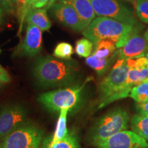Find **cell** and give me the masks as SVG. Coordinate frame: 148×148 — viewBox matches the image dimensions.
Returning <instances> with one entry per match:
<instances>
[{
	"label": "cell",
	"mask_w": 148,
	"mask_h": 148,
	"mask_svg": "<svg viewBox=\"0 0 148 148\" xmlns=\"http://www.w3.org/2000/svg\"><path fill=\"white\" fill-rule=\"evenodd\" d=\"M78 71L79 64L75 60L47 56L37 59L33 74L42 87H60L73 84L76 80Z\"/></svg>",
	"instance_id": "6da1fadb"
},
{
	"label": "cell",
	"mask_w": 148,
	"mask_h": 148,
	"mask_svg": "<svg viewBox=\"0 0 148 148\" xmlns=\"http://www.w3.org/2000/svg\"><path fill=\"white\" fill-rule=\"evenodd\" d=\"M143 26L122 23L113 18L98 16L82 31V34L93 44L103 39L115 42L117 49L123 47L132 36L137 35Z\"/></svg>",
	"instance_id": "7a4b0ae2"
},
{
	"label": "cell",
	"mask_w": 148,
	"mask_h": 148,
	"mask_svg": "<svg viewBox=\"0 0 148 148\" xmlns=\"http://www.w3.org/2000/svg\"><path fill=\"white\" fill-rule=\"evenodd\" d=\"M129 66L125 60H117L108 75L98 87L100 97L99 108L119 99V95L126 82Z\"/></svg>",
	"instance_id": "3957f363"
},
{
	"label": "cell",
	"mask_w": 148,
	"mask_h": 148,
	"mask_svg": "<svg viewBox=\"0 0 148 148\" xmlns=\"http://www.w3.org/2000/svg\"><path fill=\"white\" fill-rule=\"evenodd\" d=\"M130 117L123 109L117 108L110 111L98 119L90 132V139L97 145L114 134L128 128Z\"/></svg>",
	"instance_id": "277c9868"
},
{
	"label": "cell",
	"mask_w": 148,
	"mask_h": 148,
	"mask_svg": "<svg viewBox=\"0 0 148 148\" xmlns=\"http://www.w3.org/2000/svg\"><path fill=\"white\" fill-rule=\"evenodd\" d=\"M88 81V79L81 85L45 92L38 97V100L44 107L51 111H60L64 108L70 110L75 108L80 103L83 89Z\"/></svg>",
	"instance_id": "5b68a950"
},
{
	"label": "cell",
	"mask_w": 148,
	"mask_h": 148,
	"mask_svg": "<svg viewBox=\"0 0 148 148\" xmlns=\"http://www.w3.org/2000/svg\"><path fill=\"white\" fill-rule=\"evenodd\" d=\"M42 129L27 121L0 139V148H41Z\"/></svg>",
	"instance_id": "8992f818"
},
{
	"label": "cell",
	"mask_w": 148,
	"mask_h": 148,
	"mask_svg": "<svg viewBox=\"0 0 148 148\" xmlns=\"http://www.w3.org/2000/svg\"><path fill=\"white\" fill-rule=\"evenodd\" d=\"M96 15L115 19L130 25H137L132 9L119 0H90Z\"/></svg>",
	"instance_id": "52a82bcc"
},
{
	"label": "cell",
	"mask_w": 148,
	"mask_h": 148,
	"mask_svg": "<svg viewBox=\"0 0 148 148\" xmlns=\"http://www.w3.org/2000/svg\"><path fill=\"white\" fill-rule=\"evenodd\" d=\"M27 115L23 106L8 105L0 111V139L25 123Z\"/></svg>",
	"instance_id": "ba28073f"
},
{
	"label": "cell",
	"mask_w": 148,
	"mask_h": 148,
	"mask_svg": "<svg viewBox=\"0 0 148 148\" xmlns=\"http://www.w3.org/2000/svg\"><path fill=\"white\" fill-rule=\"evenodd\" d=\"M27 24L25 36L16 47L14 56L34 57L41 51L42 31L32 24Z\"/></svg>",
	"instance_id": "9c48e42d"
},
{
	"label": "cell",
	"mask_w": 148,
	"mask_h": 148,
	"mask_svg": "<svg viewBox=\"0 0 148 148\" xmlns=\"http://www.w3.org/2000/svg\"><path fill=\"white\" fill-rule=\"evenodd\" d=\"M49 10L57 21L73 30L83 31L86 27L77 12L70 4L56 2Z\"/></svg>",
	"instance_id": "30bf717a"
},
{
	"label": "cell",
	"mask_w": 148,
	"mask_h": 148,
	"mask_svg": "<svg viewBox=\"0 0 148 148\" xmlns=\"http://www.w3.org/2000/svg\"><path fill=\"white\" fill-rule=\"evenodd\" d=\"M97 148H148L145 138L132 131L124 130L114 134L95 145Z\"/></svg>",
	"instance_id": "8fae6325"
},
{
	"label": "cell",
	"mask_w": 148,
	"mask_h": 148,
	"mask_svg": "<svg viewBox=\"0 0 148 148\" xmlns=\"http://www.w3.org/2000/svg\"><path fill=\"white\" fill-rule=\"evenodd\" d=\"M118 60H128L145 56L148 53V42L144 37L135 35L123 47L117 49Z\"/></svg>",
	"instance_id": "7c38bea8"
},
{
	"label": "cell",
	"mask_w": 148,
	"mask_h": 148,
	"mask_svg": "<svg viewBox=\"0 0 148 148\" xmlns=\"http://www.w3.org/2000/svg\"><path fill=\"white\" fill-rule=\"evenodd\" d=\"M58 2L68 3L72 5L86 27L95 18L96 14L90 0H62Z\"/></svg>",
	"instance_id": "4fadbf2b"
},
{
	"label": "cell",
	"mask_w": 148,
	"mask_h": 148,
	"mask_svg": "<svg viewBox=\"0 0 148 148\" xmlns=\"http://www.w3.org/2000/svg\"><path fill=\"white\" fill-rule=\"evenodd\" d=\"M27 23L32 24L38 27L42 31H47L51 27V23L47 14V9L32 8L30 9L25 17Z\"/></svg>",
	"instance_id": "5bb4252c"
},
{
	"label": "cell",
	"mask_w": 148,
	"mask_h": 148,
	"mask_svg": "<svg viewBox=\"0 0 148 148\" xmlns=\"http://www.w3.org/2000/svg\"><path fill=\"white\" fill-rule=\"evenodd\" d=\"M41 148H81L78 138L73 131L68 132L66 136L60 141L53 143L51 136H48L42 141Z\"/></svg>",
	"instance_id": "9a60e30c"
},
{
	"label": "cell",
	"mask_w": 148,
	"mask_h": 148,
	"mask_svg": "<svg viewBox=\"0 0 148 148\" xmlns=\"http://www.w3.org/2000/svg\"><path fill=\"white\" fill-rule=\"evenodd\" d=\"M118 57L117 50L109 58H99L96 56L91 54L86 59V63L90 67L93 69L99 75H103L109 69L111 64Z\"/></svg>",
	"instance_id": "2e32d148"
},
{
	"label": "cell",
	"mask_w": 148,
	"mask_h": 148,
	"mask_svg": "<svg viewBox=\"0 0 148 148\" xmlns=\"http://www.w3.org/2000/svg\"><path fill=\"white\" fill-rule=\"evenodd\" d=\"M130 126L132 132L148 140V116L140 114H134L131 118Z\"/></svg>",
	"instance_id": "e0dca14e"
},
{
	"label": "cell",
	"mask_w": 148,
	"mask_h": 148,
	"mask_svg": "<svg viewBox=\"0 0 148 148\" xmlns=\"http://www.w3.org/2000/svg\"><path fill=\"white\" fill-rule=\"evenodd\" d=\"M92 54L99 58H109L116 51L115 42L109 39L99 40L94 44Z\"/></svg>",
	"instance_id": "ac0fdd59"
},
{
	"label": "cell",
	"mask_w": 148,
	"mask_h": 148,
	"mask_svg": "<svg viewBox=\"0 0 148 148\" xmlns=\"http://www.w3.org/2000/svg\"><path fill=\"white\" fill-rule=\"evenodd\" d=\"M69 111L68 108L62 109L60 111V115L57 121L54 133L51 136V140L53 143L63 139L69 132L66 128V116Z\"/></svg>",
	"instance_id": "d6986e66"
},
{
	"label": "cell",
	"mask_w": 148,
	"mask_h": 148,
	"mask_svg": "<svg viewBox=\"0 0 148 148\" xmlns=\"http://www.w3.org/2000/svg\"><path fill=\"white\" fill-rule=\"evenodd\" d=\"M129 97L132 98L138 103H143L148 101V82L143 81L134 86L130 93Z\"/></svg>",
	"instance_id": "ffe728a7"
},
{
	"label": "cell",
	"mask_w": 148,
	"mask_h": 148,
	"mask_svg": "<svg viewBox=\"0 0 148 148\" xmlns=\"http://www.w3.org/2000/svg\"><path fill=\"white\" fill-rule=\"evenodd\" d=\"M93 42L88 38H81L77 40L75 44V53L79 56L83 58H88L92 54L93 51Z\"/></svg>",
	"instance_id": "44dd1931"
},
{
	"label": "cell",
	"mask_w": 148,
	"mask_h": 148,
	"mask_svg": "<svg viewBox=\"0 0 148 148\" xmlns=\"http://www.w3.org/2000/svg\"><path fill=\"white\" fill-rule=\"evenodd\" d=\"M73 53V48L69 42H61L56 46L53 55L56 58L69 60Z\"/></svg>",
	"instance_id": "7402d4cb"
},
{
	"label": "cell",
	"mask_w": 148,
	"mask_h": 148,
	"mask_svg": "<svg viewBox=\"0 0 148 148\" xmlns=\"http://www.w3.org/2000/svg\"><path fill=\"white\" fill-rule=\"evenodd\" d=\"M27 1L28 0H16V14L19 22V27H18V35L19 36L21 34L22 29L24 23H25V17L27 14Z\"/></svg>",
	"instance_id": "603a6c76"
},
{
	"label": "cell",
	"mask_w": 148,
	"mask_h": 148,
	"mask_svg": "<svg viewBox=\"0 0 148 148\" xmlns=\"http://www.w3.org/2000/svg\"><path fill=\"white\" fill-rule=\"evenodd\" d=\"M134 5L138 18L143 23H148V0H136Z\"/></svg>",
	"instance_id": "cb8c5ba5"
},
{
	"label": "cell",
	"mask_w": 148,
	"mask_h": 148,
	"mask_svg": "<svg viewBox=\"0 0 148 148\" xmlns=\"http://www.w3.org/2000/svg\"><path fill=\"white\" fill-rule=\"evenodd\" d=\"M127 64L129 66V69H141L143 68L148 67L147 60L145 56H142L140 58L128 59L127 60Z\"/></svg>",
	"instance_id": "d4e9b609"
},
{
	"label": "cell",
	"mask_w": 148,
	"mask_h": 148,
	"mask_svg": "<svg viewBox=\"0 0 148 148\" xmlns=\"http://www.w3.org/2000/svg\"><path fill=\"white\" fill-rule=\"evenodd\" d=\"M0 6L6 14L16 13V0H0Z\"/></svg>",
	"instance_id": "484cf974"
},
{
	"label": "cell",
	"mask_w": 148,
	"mask_h": 148,
	"mask_svg": "<svg viewBox=\"0 0 148 148\" xmlns=\"http://www.w3.org/2000/svg\"><path fill=\"white\" fill-rule=\"evenodd\" d=\"M51 0H28L27 1V10L32 8H45Z\"/></svg>",
	"instance_id": "4316f807"
},
{
	"label": "cell",
	"mask_w": 148,
	"mask_h": 148,
	"mask_svg": "<svg viewBox=\"0 0 148 148\" xmlns=\"http://www.w3.org/2000/svg\"><path fill=\"white\" fill-rule=\"evenodd\" d=\"M10 81V77L2 66H0V86L8 83Z\"/></svg>",
	"instance_id": "83f0119b"
},
{
	"label": "cell",
	"mask_w": 148,
	"mask_h": 148,
	"mask_svg": "<svg viewBox=\"0 0 148 148\" xmlns=\"http://www.w3.org/2000/svg\"><path fill=\"white\" fill-rule=\"evenodd\" d=\"M136 110L141 115L148 116V101L143 103H137Z\"/></svg>",
	"instance_id": "f1b7e54d"
},
{
	"label": "cell",
	"mask_w": 148,
	"mask_h": 148,
	"mask_svg": "<svg viewBox=\"0 0 148 148\" xmlns=\"http://www.w3.org/2000/svg\"><path fill=\"white\" fill-rule=\"evenodd\" d=\"M62 1V0H51L50 2L48 3L47 5L45 7V8L47 9V10H49V8H50V7L53 4V3H56V2H58V1Z\"/></svg>",
	"instance_id": "f546056e"
},
{
	"label": "cell",
	"mask_w": 148,
	"mask_h": 148,
	"mask_svg": "<svg viewBox=\"0 0 148 148\" xmlns=\"http://www.w3.org/2000/svg\"><path fill=\"white\" fill-rule=\"evenodd\" d=\"M3 9L1 8V7L0 6V23H1V21H2V18H3Z\"/></svg>",
	"instance_id": "4dcf8cb0"
},
{
	"label": "cell",
	"mask_w": 148,
	"mask_h": 148,
	"mask_svg": "<svg viewBox=\"0 0 148 148\" xmlns=\"http://www.w3.org/2000/svg\"><path fill=\"white\" fill-rule=\"evenodd\" d=\"M144 38H145L146 40H147V41L148 42V28H147V30H146L145 34H144Z\"/></svg>",
	"instance_id": "1f68e13d"
},
{
	"label": "cell",
	"mask_w": 148,
	"mask_h": 148,
	"mask_svg": "<svg viewBox=\"0 0 148 148\" xmlns=\"http://www.w3.org/2000/svg\"><path fill=\"white\" fill-rule=\"evenodd\" d=\"M125 1H128V2L132 3H133V4H134V3L135 2V1H136V0H125Z\"/></svg>",
	"instance_id": "d6a6232c"
},
{
	"label": "cell",
	"mask_w": 148,
	"mask_h": 148,
	"mask_svg": "<svg viewBox=\"0 0 148 148\" xmlns=\"http://www.w3.org/2000/svg\"><path fill=\"white\" fill-rule=\"evenodd\" d=\"M145 56L146 57V58H147V63H148V53H146V55ZM147 66H148V65H147Z\"/></svg>",
	"instance_id": "836d02e7"
},
{
	"label": "cell",
	"mask_w": 148,
	"mask_h": 148,
	"mask_svg": "<svg viewBox=\"0 0 148 148\" xmlns=\"http://www.w3.org/2000/svg\"><path fill=\"white\" fill-rule=\"evenodd\" d=\"M1 49H0V53H1ZM0 66H1V64H0Z\"/></svg>",
	"instance_id": "e575fe53"
},
{
	"label": "cell",
	"mask_w": 148,
	"mask_h": 148,
	"mask_svg": "<svg viewBox=\"0 0 148 148\" xmlns=\"http://www.w3.org/2000/svg\"><path fill=\"white\" fill-rule=\"evenodd\" d=\"M145 80H146V81H147V82H148V78H147V79H145Z\"/></svg>",
	"instance_id": "d590c367"
}]
</instances>
